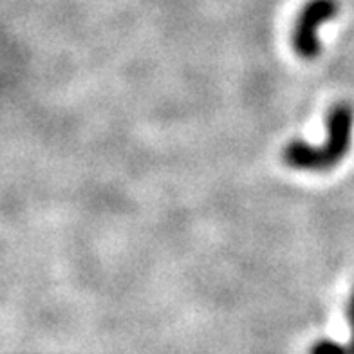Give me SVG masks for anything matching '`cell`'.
<instances>
[{"instance_id": "obj_2", "label": "cell", "mask_w": 354, "mask_h": 354, "mask_svg": "<svg viewBox=\"0 0 354 354\" xmlns=\"http://www.w3.org/2000/svg\"><path fill=\"white\" fill-rule=\"evenodd\" d=\"M340 13L338 0H309L300 10L293 29V49L302 60H315L322 51L318 29Z\"/></svg>"}, {"instance_id": "obj_3", "label": "cell", "mask_w": 354, "mask_h": 354, "mask_svg": "<svg viewBox=\"0 0 354 354\" xmlns=\"http://www.w3.org/2000/svg\"><path fill=\"white\" fill-rule=\"evenodd\" d=\"M344 349H347V347L336 344V342L329 340V338H322L320 342H317V344L311 347L313 353H324V351H344Z\"/></svg>"}, {"instance_id": "obj_1", "label": "cell", "mask_w": 354, "mask_h": 354, "mask_svg": "<svg viewBox=\"0 0 354 354\" xmlns=\"http://www.w3.org/2000/svg\"><path fill=\"white\" fill-rule=\"evenodd\" d=\"M354 109L351 103H336L327 114V134L322 145L291 141L282 150V161L304 172H329L340 165L353 147Z\"/></svg>"}, {"instance_id": "obj_4", "label": "cell", "mask_w": 354, "mask_h": 354, "mask_svg": "<svg viewBox=\"0 0 354 354\" xmlns=\"http://www.w3.org/2000/svg\"><path fill=\"white\" fill-rule=\"evenodd\" d=\"M347 320H349V329H351V340L347 345V351L354 353V291L351 295L349 306H347Z\"/></svg>"}]
</instances>
